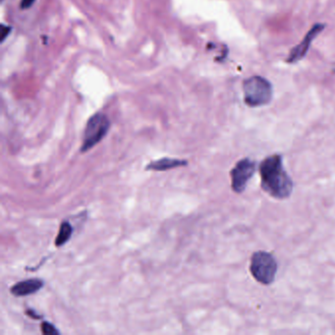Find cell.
Masks as SVG:
<instances>
[{
  "mask_svg": "<svg viewBox=\"0 0 335 335\" xmlns=\"http://www.w3.org/2000/svg\"><path fill=\"white\" fill-rule=\"evenodd\" d=\"M262 187L266 193L275 199H285L293 190V182L283 168L282 158L279 155L268 157L260 166Z\"/></svg>",
  "mask_w": 335,
  "mask_h": 335,
  "instance_id": "6da1fadb",
  "label": "cell"
},
{
  "mask_svg": "<svg viewBox=\"0 0 335 335\" xmlns=\"http://www.w3.org/2000/svg\"><path fill=\"white\" fill-rule=\"evenodd\" d=\"M243 91L245 104L251 107L266 106L272 99L271 84L260 76H254L245 80Z\"/></svg>",
  "mask_w": 335,
  "mask_h": 335,
  "instance_id": "7a4b0ae2",
  "label": "cell"
},
{
  "mask_svg": "<svg viewBox=\"0 0 335 335\" xmlns=\"http://www.w3.org/2000/svg\"><path fill=\"white\" fill-rule=\"evenodd\" d=\"M110 121L106 114L95 113L88 119L81 147V153H86L97 146L108 133Z\"/></svg>",
  "mask_w": 335,
  "mask_h": 335,
  "instance_id": "3957f363",
  "label": "cell"
},
{
  "mask_svg": "<svg viewBox=\"0 0 335 335\" xmlns=\"http://www.w3.org/2000/svg\"><path fill=\"white\" fill-rule=\"evenodd\" d=\"M250 268L256 280L263 284H269L274 280L277 271V263L270 254L257 252L252 257Z\"/></svg>",
  "mask_w": 335,
  "mask_h": 335,
  "instance_id": "277c9868",
  "label": "cell"
},
{
  "mask_svg": "<svg viewBox=\"0 0 335 335\" xmlns=\"http://www.w3.org/2000/svg\"><path fill=\"white\" fill-rule=\"evenodd\" d=\"M256 171V162L249 159L240 160L231 171L232 188L236 193H242L248 181L254 175Z\"/></svg>",
  "mask_w": 335,
  "mask_h": 335,
  "instance_id": "5b68a950",
  "label": "cell"
},
{
  "mask_svg": "<svg viewBox=\"0 0 335 335\" xmlns=\"http://www.w3.org/2000/svg\"><path fill=\"white\" fill-rule=\"evenodd\" d=\"M325 28L324 24H315L314 27L307 33V35L304 36L303 40L301 41L298 45H296L290 53L287 58L288 63H296L302 60L307 53L309 52V49L313 42V40L318 36Z\"/></svg>",
  "mask_w": 335,
  "mask_h": 335,
  "instance_id": "8992f818",
  "label": "cell"
},
{
  "mask_svg": "<svg viewBox=\"0 0 335 335\" xmlns=\"http://www.w3.org/2000/svg\"><path fill=\"white\" fill-rule=\"evenodd\" d=\"M44 285V282L39 278H31L14 284L11 287V293L16 297H25L35 294L39 291Z\"/></svg>",
  "mask_w": 335,
  "mask_h": 335,
  "instance_id": "52a82bcc",
  "label": "cell"
},
{
  "mask_svg": "<svg viewBox=\"0 0 335 335\" xmlns=\"http://www.w3.org/2000/svg\"><path fill=\"white\" fill-rule=\"evenodd\" d=\"M187 164H188L187 160L163 158V159H158V160L150 162L146 166V169L152 170V171H165V170H169V169H174L177 167L185 166Z\"/></svg>",
  "mask_w": 335,
  "mask_h": 335,
  "instance_id": "ba28073f",
  "label": "cell"
},
{
  "mask_svg": "<svg viewBox=\"0 0 335 335\" xmlns=\"http://www.w3.org/2000/svg\"><path fill=\"white\" fill-rule=\"evenodd\" d=\"M72 232H73V227L70 222H68L67 220L63 221L60 225L57 237L55 238L56 247H62L63 245H65L70 240Z\"/></svg>",
  "mask_w": 335,
  "mask_h": 335,
  "instance_id": "9c48e42d",
  "label": "cell"
},
{
  "mask_svg": "<svg viewBox=\"0 0 335 335\" xmlns=\"http://www.w3.org/2000/svg\"><path fill=\"white\" fill-rule=\"evenodd\" d=\"M41 332H42V334L45 335L59 334V331L57 330V328L49 321H43L41 323Z\"/></svg>",
  "mask_w": 335,
  "mask_h": 335,
  "instance_id": "30bf717a",
  "label": "cell"
},
{
  "mask_svg": "<svg viewBox=\"0 0 335 335\" xmlns=\"http://www.w3.org/2000/svg\"><path fill=\"white\" fill-rule=\"evenodd\" d=\"M0 27H1V36H0V40H1V42H3V41L6 39V37H7V36L9 35V34H10L12 28L9 27V26H5L4 24H1Z\"/></svg>",
  "mask_w": 335,
  "mask_h": 335,
  "instance_id": "8fae6325",
  "label": "cell"
},
{
  "mask_svg": "<svg viewBox=\"0 0 335 335\" xmlns=\"http://www.w3.org/2000/svg\"><path fill=\"white\" fill-rule=\"evenodd\" d=\"M35 0H21L20 7L21 9H29L34 3Z\"/></svg>",
  "mask_w": 335,
  "mask_h": 335,
  "instance_id": "7c38bea8",
  "label": "cell"
},
{
  "mask_svg": "<svg viewBox=\"0 0 335 335\" xmlns=\"http://www.w3.org/2000/svg\"><path fill=\"white\" fill-rule=\"evenodd\" d=\"M26 313H27V315L28 316H30L31 318H40L41 317L39 316V315H36L35 313V311H33V310H27L26 311Z\"/></svg>",
  "mask_w": 335,
  "mask_h": 335,
  "instance_id": "4fadbf2b",
  "label": "cell"
}]
</instances>
